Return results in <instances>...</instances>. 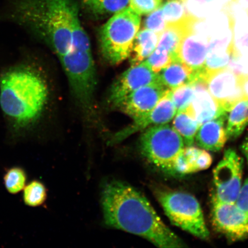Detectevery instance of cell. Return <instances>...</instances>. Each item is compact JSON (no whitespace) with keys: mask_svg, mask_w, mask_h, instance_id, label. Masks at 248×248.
<instances>
[{"mask_svg":"<svg viewBox=\"0 0 248 248\" xmlns=\"http://www.w3.org/2000/svg\"><path fill=\"white\" fill-rule=\"evenodd\" d=\"M105 224L138 235L161 248L186 247L184 241L164 224L146 197L121 181L105 185L102 193Z\"/></svg>","mask_w":248,"mask_h":248,"instance_id":"cell-1","label":"cell"},{"mask_svg":"<svg viewBox=\"0 0 248 248\" xmlns=\"http://www.w3.org/2000/svg\"><path fill=\"white\" fill-rule=\"evenodd\" d=\"M2 15L41 39L59 58L70 51L79 18L73 0H7Z\"/></svg>","mask_w":248,"mask_h":248,"instance_id":"cell-2","label":"cell"},{"mask_svg":"<svg viewBox=\"0 0 248 248\" xmlns=\"http://www.w3.org/2000/svg\"><path fill=\"white\" fill-rule=\"evenodd\" d=\"M48 98L47 83L32 64L21 62L0 74V107L14 134L23 135L38 122Z\"/></svg>","mask_w":248,"mask_h":248,"instance_id":"cell-3","label":"cell"},{"mask_svg":"<svg viewBox=\"0 0 248 248\" xmlns=\"http://www.w3.org/2000/svg\"><path fill=\"white\" fill-rule=\"evenodd\" d=\"M60 60L77 100L83 108H91L97 77L88 34L74 36L70 51Z\"/></svg>","mask_w":248,"mask_h":248,"instance_id":"cell-4","label":"cell"},{"mask_svg":"<svg viewBox=\"0 0 248 248\" xmlns=\"http://www.w3.org/2000/svg\"><path fill=\"white\" fill-rule=\"evenodd\" d=\"M139 142L141 153L149 162L164 173L179 175L185 144L172 126L166 124L148 127Z\"/></svg>","mask_w":248,"mask_h":248,"instance_id":"cell-5","label":"cell"},{"mask_svg":"<svg viewBox=\"0 0 248 248\" xmlns=\"http://www.w3.org/2000/svg\"><path fill=\"white\" fill-rule=\"evenodd\" d=\"M141 22V16L128 7L113 14L102 27L101 52L108 63L119 64L131 57Z\"/></svg>","mask_w":248,"mask_h":248,"instance_id":"cell-6","label":"cell"},{"mask_svg":"<svg viewBox=\"0 0 248 248\" xmlns=\"http://www.w3.org/2000/svg\"><path fill=\"white\" fill-rule=\"evenodd\" d=\"M155 194L172 224L201 239L209 238L202 210L193 195L169 190H156Z\"/></svg>","mask_w":248,"mask_h":248,"instance_id":"cell-7","label":"cell"},{"mask_svg":"<svg viewBox=\"0 0 248 248\" xmlns=\"http://www.w3.org/2000/svg\"><path fill=\"white\" fill-rule=\"evenodd\" d=\"M243 160L232 149L225 151L213 171V203H235L242 186Z\"/></svg>","mask_w":248,"mask_h":248,"instance_id":"cell-8","label":"cell"},{"mask_svg":"<svg viewBox=\"0 0 248 248\" xmlns=\"http://www.w3.org/2000/svg\"><path fill=\"white\" fill-rule=\"evenodd\" d=\"M160 82L159 73L154 72L144 61L121 74L110 90L108 102L119 108L128 95L144 86Z\"/></svg>","mask_w":248,"mask_h":248,"instance_id":"cell-9","label":"cell"},{"mask_svg":"<svg viewBox=\"0 0 248 248\" xmlns=\"http://www.w3.org/2000/svg\"><path fill=\"white\" fill-rule=\"evenodd\" d=\"M213 203L212 222L217 231L232 241L248 238V213L235 203Z\"/></svg>","mask_w":248,"mask_h":248,"instance_id":"cell-10","label":"cell"},{"mask_svg":"<svg viewBox=\"0 0 248 248\" xmlns=\"http://www.w3.org/2000/svg\"><path fill=\"white\" fill-rule=\"evenodd\" d=\"M204 79L211 95L227 113L244 99L238 76L228 67L209 74Z\"/></svg>","mask_w":248,"mask_h":248,"instance_id":"cell-11","label":"cell"},{"mask_svg":"<svg viewBox=\"0 0 248 248\" xmlns=\"http://www.w3.org/2000/svg\"><path fill=\"white\" fill-rule=\"evenodd\" d=\"M176 113L177 111L172 100L171 90H169L153 110L137 119L133 120L132 123L114 135L109 143H119L148 127L168 124L173 120Z\"/></svg>","mask_w":248,"mask_h":248,"instance_id":"cell-12","label":"cell"},{"mask_svg":"<svg viewBox=\"0 0 248 248\" xmlns=\"http://www.w3.org/2000/svg\"><path fill=\"white\" fill-rule=\"evenodd\" d=\"M191 19L184 24L177 55L179 60L190 67L195 74L202 72L204 69L209 40L203 34L191 27Z\"/></svg>","mask_w":248,"mask_h":248,"instance_id":"cell-13","label":"cell"},{"mask_svg":"<svg viewBox=\"0 0 248 248\" xmlns=\"http://www.w3.org/2000/svg\"><path fill=\"white\" fill-rule=\"evenodd\" d=\"M169 90L160 82L141 87L128 95L119 108L133 120L137 119L153 110Z\"/></svg>","mask_w":248,"mask_h":248,"instance_id":"cell-14","label":"cell"},{"mask_svg":"<svg viewBox=\"0 0 248 248\" xmlns=\"http://www.w3.org/2000/svg\"><path fill=\"white\" fill-rule=\"evenodd\" d=\"M190 83L193 86L194 97L188 108L200 125L228 114L211 95L205 80L200 77H195Z\"/></svg>","mask_w":248,"mask_h":248,"instance_id":"cell-15","label":"cell"},{"mask_svg":"<svg viewBox=\"0 0 248 248\" xmlns=\"http://www.w3.org/2000/svg\"><path fill=\"white\" fill-rule=\"evenodd\" d=\"M228 114L204 123L198 129L195 141L201 148L208 151L221 150L228 140L225 122Z\"/></svg>","mask_w":248,"mask_h":248,"instance_id":"cell-16","label":"cell"},{"mask_svg":"<svg viewBox=\"0 0 248 248\" xmlns=\"http://www.w3.org/2000/svg\"><path fill=\"white\" fill-rule=\"evenodd\" d=\"M159 75L161 83L167 88L173 90L190 83L193 79L194 73L191 68L180 60L176 55L169 66L160 71Z\"/></svg>","mask_w":248,"mask_h":248,"instance_id":"cell-17","label":"cell"},{"mask_svg":"<svg viewBox=\"0 0 248 248\" xmlns=\"http://www.w3.org/2000/svg\"><path fill=\"white\" fill-rule=\"evenodd\" d=\"M212 157L202 148L185 146L179 166V174L186 175L209 169Z\"/></svg>","mask_w":248,"mask_h":248,"instance_id":"cell-18","label":"cell"},{"mask_svg":"<svg viewBox=\"0 0 248 248\" xmlns=\"http://www.w3.org/2000/svg\"><path fill=\"white\" fill-rule=\"evenodd\" d=\"M160 35L145 28L139 31L130 57L132 65L137 64L146 60L156 49Z\"/></svg>","mask_w":248,"mask_h":248,"instance_id":"cell-19","label":"cell"},{"mask_svg":"<svg viewBox=\"0 0 248 248\" xmlns=\"http://www.w3.org/2000/svg\"><path fill=\"white\" fill-rule=\"evenodd\" d=\"M228 113L226 134L228 139H236L248 126V100L238 101Z\"/></svg>","mask_w":248,"mask_h":248,"instance_id":"cell-20","label":"cell"},{"mask_svg":"<svg viewBox=\"0 0 248 248\" xmlns=\"http://www.w3.org/2000/svg\"><path fill=\"white\" fill-rule=\"evenodd\" d=\"M192 18L202 20L223 11L232 0H182Z\"/></svg>","mask_w":248,"mask_h":248,"instance_id":"cell-21","label":"cell"},{"mask_svg":"<svg viewBox=\"0 0 248 248\" xmlns=\"http://www.w3.org/2000/svg\"><path fill=\"white\" fill-rule=\"evenodd\" d=\"M172 126L185 142V146H191L195 142L200 124L192 115L188 108L179 111L173 119Z\"/></svg>","mask_w":248,"mask_h":248,"instance_id":"cell-22","label":"cell"},{"mask_svg":"<svg viewBox=\"0 0 248 248\" xmlns=\"http://www.w3.org/2000/svg\"><path fill=\"white\" fill-rule=\"evenodd\" d=\"M161 8L167 26H182L192 18L182 0H168Z\"/></svg>","mask_w":248,"mask_h":248,"instance_id":"cell-23","label":"cell"},{"mask_svg":"<svg viewBox=\"0 0 248 248\" xmlns=\"http://www.w3.org/2000/svg\"><path fill=\"white\" fill-rule=\"evenodd\" d=\"M184 25L182 26H168L161 33L157 47L170 52L173 55H177L178 49L184 33Z\"/></svg>","mask_w":248,"mask_h":248,"instance_id":"cell-24","label":"cell"},{"mask_svg":"<svg viewBox=\"0 0 248 248\" xmlns=\"http://www.w3.org/2000/svg\"><path fill=\"white\" fill-rule=\"evenodd\" d=\"M94 13L114 14L129 7V0H82Z\"/></svg>","mask_w":248,"mask_h":248,"instance_id":"cell-25","label":"cell"},{"mask_svg":"<svg viewBox=\"0 0 248 248\" xmlns=\"http://www.w3.org/2000/svg\"><path fill=\"white\" fill-rule=\"evenodd\" d=\"M24 203L30 207L41 206L46 198V188L42 183L33 181L24 187Z\"/></svg>","mask_w":248,"mask_h":248,"instance_id":"cell-26","label":"cell"},{"mask_svg":"<svg viewBox=\"0 0 248 248\" xmlns=\"http://www.w3.org/2000/svg\"><path fill=\"white\" fill-rule=\"evenodd\" d=\"M27 175L20 167H13L9 170L4 176V184L9 193H19L26 187Z\"/></svg>","mask_w":248,"mask_h":248,"instance_id":"cell-27","label":"cell"},{"mask_svg":"<svg viewBox=\"0 0 248 248\" xmlns=\"http://www.w3.org/2000/svg\"><path fill=\"white\" fill-rule=\"evenodd\" d=\"M194 97L193 86L188 83L171 90L172 100L177 112L190 106Z\"/></svg>","mask_w":248,"mask_h":248,"instance_id":"cell-28","label":"cell"},{"mask_svg":"<svg viewBox=\"0 0 248 248\" xmlns=\"http://www.w3.org/2000/svg\"><path fill=\"white\" fill-rule=\"evenodd\" d=\"M176 55H173L165 49L156 46V49L145 61L154 72L159 73L160 71L171 63L173 58Z\"/></svg>","mask_w":248,"mask_h":248,"instance_id":"cell-29","label":"cell"},{"mask_svg":"<svg viewBox=\"0 0 248 248\" xmlns=\"http://www.w3.org/2000/svg\"><path fill=\"white\" fill-rule=\"evenodd\" d=\"M144 20V28L161 34L166 29L167 24L163 17L161 7L150 14Z\"/></svg>","mask_w":248,"mask_h":248,"instance_id":"cell-30","label":"cell"},{"mask_svg":"<svg viewBox=\"0 0 248 248\" xmlns=\"http://www.w3.org/2000/svg\"><path fill=\"white\" fill-rule=\"evenodd\" d=\"M163 0H129V7L139 15H147L162 5Z\"/></svg>","mask_w":248,"mask_h":248,"instance_id":"cell-31","label":"cell"},{"mask_svg":"<svg viewBox=\"0 0 248 248\" xmlns=\"http://www.w3.org/2000/svg\"><path fill=\"white\" fill-rule=\"evenodd\" d=\"M235 203L240 209L248 214V178L242 185Z\"/></svg>","mask_w":248,"mask_h":248,"instance_id":"cell-32","label":"cell"},{"mask_svg":"<svg viewBox=\"0 0 248 248\" xmlns=\"http://www.w3.org/2000/svg\"><path fill=\"white\" fill-rule=\"evenodd\" d=\"M238 78H239L240 84L244 99L248 100V74H242V75L238 76Z\"/></svg>","mask_w":248,"mask_h":248,"instance_id":"cell-33","label":"cell"},{"mask_svg":"<svg viewBox=\"0 0 248 248\" xmlns=\"http://www.w3.org/2000/svg\"><path fill=\"white\" fill-rule=\"evenodd\" d=\"M242 150H243V153L247 158V160L248 163V136H247L246 140L243 142V145L241 146Z\"/></svg>","mask_w":248,"mask_h":248,"instance_id":"cell-34","label":"cell"}]
</instances>
